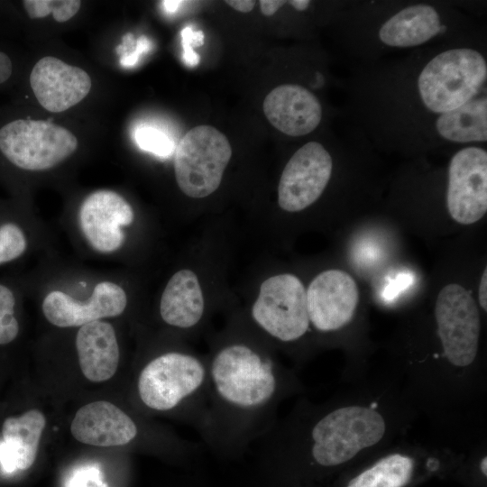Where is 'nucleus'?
<instances>
[{"label": "nucleus", "instance_id": "1", "mask_svg": "<svg viewBox=\"0 0 487 487\" xmlns=\"http://www.w3.org/2000/svg\"><path fill=\"white\" fill-rule=\"evenodd\" d=\"M345 91L349 124L368 142L400 150L444 145V116L487 93L485 38L357 63Z\"/></svg>", "mask_w": 487, "mask_h": 487}, {"label": "nucleus", "instance_id": "2", "mask_svg": "<svg viewBox=\"0 0 487 487\" xmlns=\"http://www.w3.org/2000/svg\"><path fill=\"white\" fill-rule=\"evenodd\" d=\"M207 363V406L198 431L218 451L236 452L260 439L276 422L280 404L305 391L295 372L245 343L221 346Z\"/></svg>", "mask_w": 487, "mask_h": 487}, {"label": "nucleus", "instance_id": "3", "mask_svg": "<svg viewBox=\"0 0 487 487\" xmlns=\"http://www.w3.org/2000/svg\"><path fill=\"white\" fill-rule=\"evenodd\" d=\"M465 10L440 1H345V51L365 63L482 34Z\"/></svg>", "mask_w": 487, "mask_h": 487}, {"label": "nucleus", "instance_id": "4", "mask_svg": "<svg viewBox=\"0 0 487 487\" xmlns=\"http://www.w3.org/2000/svg\"><path fill=\"white\" fill-rule=\"evenodd\" d=\"M141 402L158 412L181 411L198 430L207 397V363L193 354L172 351L149 361L137 378Z\"/></svg>", "mask_w": 487, "mask_h": 487}, {"label": "nucleus", "instance_id": "5", "mask_svg": "<svg viewBox=\"0 0 487 487\" xmlns=\"http://www.w3.org/2000/svg\"><path fill=\"white\" fill-rule=\"evenodd\" d=\"M77 147L76 136L51 121L18 117L0 125V154L21 170L51 169L69 157Z\"/></svg>", "mask_w": 487, "mask_h": 487}, {"label": "nucleus", "instance_id": "6", "mask_svg": "<svg viewBox=\"0 0 487 487\" xmlns=\"http://www.w3.org/2000/svg\"><path fill=\"white\" fill-rule=\"evenodd\" d=\"M232 156L226 136L211 125H198L180 139L175 152L177 184L187 196L202 198L215 192Z\"/></svg>", "mask_w": 487, "mask_h": 487}, {"label": "nucleus", "instance_id": "7", "mask_svg": "<svg viewBox=\"0 0 487 487\" xmlns=\"http://www.w3.org/2000/svg\"><path fill=\"white\" fill-rule=\"evenodd\" d=\"M434 317L445 358L463 365H480L482 324L470 292L456 283L446 285L436 297Z\"/></svg>", "mask_w": 487, "mask_h": 487}, {"label": "nucleus", "instance_id": "8", "mask_svg": "<svg viewBox=\"0 0 487 487\" xmlns=\"http://www.w3.org/2000/svg\"><path fill=\"white\" fill-rule=\"evenodd\" d=\"M251 315L260 328L281 343L301 339L310 327L303 283L290 273L265 280Z\"/></svg>", "mask_w": 487, "mask_h": 487}, {"label": "nucleus", "instance_id": "9", "mask_svg": "<svg viewBox=\"0 0 487 487\" xmlns=\"http://www.w3.org/2000/svg\"><path fill=\"white\" fill-rule=\"evenodd\" d=\"M446 204L462 225L476 223L487 211V150L483 145L456 149L447 165Z\"/></svg>", "mask_w": 487, "mask_h": 487}, {"label": "nucleus", "instance_id": "10", "mask_svg": "<svg viewBox=\"0 0 487 487\" xmlns=\"http://www.w3.org/2000/svg\"><path fill=\"white\" fill-rule=\"evenodd\" d=\"M334 158L321 142L308 141L286 163L278 185V203L287 212H299L314 204L329 184Z\"/></svg>", "mask_w": 487, "mask_h": 487}, {"label": "nucleus", "instance_id": "11", "mask_svg": "<svg viewBox=\"0 0 487 487\" xmlns=\"http://www.w3.org/2000/svg\"><path fill=\"white\" fill-rule=\"evenodd\" d=\"M359 289L351 275L333 269L322 271L307 290L310 326L320 333L339 331L354 319Z\"/></svg>", "mask_w": 487, "mask_h": 487}, {"label": "nucleus", "instance_id": "12", "mask_svg": "<svg viewBox=\"0 0 487 487\" xmlns=\"http://www.w3.org/2000/svg\"><path fill=\"white\" fill-rule=\"evenodd\" d=\"M133 221L130 204L118 193L101 189L88 195L79 209L81 230L97 252L108 253L119 249L124 241L121 226Z\"/></svg>", "mask_w": 487, "mask_h": 487}, {"label": "nucleus", "instance_id": "13", "mask_svg": "<svg viewBox=\"0 0 487 487\" xmlns=\"http://www.w3.org/2000/svg\"><path fill=\"white\" fill-rule=\"evenodd\" d=\"M263 112L280 133L301 137L313 133L322 123L324 106L318 96L299 83H284L264 98Z\"/></svg>", "mask_w": 487, "mask_h": 487}, {"label": "nucleus", "instance_id": "14", "mask_svg": "<svg viewBox=\"0 0 487 487\" xmlns=\"http://www.w3.org/2000/svg\"><path fill=\"white\" fill-rule=\"evenodd\" d=\"M126 305L127 297L122 287L102 281L96 285L87 302L75 300L62 291H51L43 299L42 311L54 326L69 327L119 316Z\"/></svg>", "mask_w": 487, "mask_h": 487}, {"label": "nucleus", "instance_id": "15", "mask_svg": "<svg viewBox=\"0 0 487 487\" xmlns=\"http://www.w3.org/2000/svg\"><path fill=\"white\" fill-rule=\"evenodd\" d=\"M30 86L40 105L60 113L79 103L89 93L91 79L82 69L47 56L33 66Z\"/></svg>", "mask_w": 487, "mask_h": 487}, {"label": "nucleus", "instance_id": "16", "mask_svg": "<svg viewBox=\"0 0 487 487\" xmlns=\"http://www.w3.org/2000/svg\"><path fill=\"white\" fill-rule=\"evenodd\" d=\"M70 431L79 442L96 446H119L133 442L139 434L134 420L108 401H95L76 413Z\"/></svg>", "mask_w": 487, "mask_h": 487}, {"label": "nucleus", "instance_id": "17", "mask_svg": "<svg viewBox=\"0 0 487 487\" xmlns=\"http://www.w3.org/2000/svg\"><path fill=\"white\" fill-rule=\"evenodd\" d=\"M80 369L91 381H104L115 373L119 347L114 327L107 322L93 321L81 326L76 336Z\"/></svg>", "mask_w": 487, "mask_h": 487}, {"label": "nucleus", "instance_id": "18", "mask_svg": "<svg viewBox=\"0 0 487 487\" xmlns=\"http://www.w3.org/2000/svg\"><path fill=\"white\" fill-rule=\"evenodd\" d=\"M45 425V417L37 409L4 421L0 463L6 472L26 470L32 465Z\"/></svg>", "mask_w": 487, "mask_h": 487}, {"label": "nucleus", "instance_id": "19", "mask_svg": "<svg viewBox=\"0 0 487 487\" xmlns=\"http://www.w3.org/2000/svg\"><path fill=\"white\" fill-rule=\"evenodd\" d=\"M205 311L198 279L190 270L177 271L168 281L160 303L162 320L174 327L188 329L197 326Z\"/></svg>", "mask_w": 487, "mask_h": 487}, {"label": "nucleus", "instance_id": "20", "mask_svg": "<svg viewBox=\"0 0 487 487\" xmlns=\"http://www.w3.org/2000/svg\"><path fill=\"white\" fill-rule=\"evenodd\" d=\"M415 445L397 442L368 467L354 476L345 487H405L412 479Z\"/></svg>", "mask_w": 487, "mask_h": 487}, {"label": "nucleus", "instance_id": "21", "mask_svg": "<svg viewBox=\"0 0 487 487\" xmlns=\"http://www.w3.org/2000/svg\"><path fill=\"white\" fill-rule=\"evenodd\" d=\"M27 15L32 19L42 18L52 14L58 23L73 17L80 8L78 0H25L22 2Z\"/></svg>", "mask_w": 487, "mask_h": 487}, {"label": "nucleus", "instance_id": "22", "mask_svg": "<svg viewBox=\"0 0 487 487\" xmlns=\"http://www.w3.org/2000/svg\"><path fill=\"white\" fill-rule=\"evenodd\" d=\"M133 138L140 149L161 158H168L175 151L172 139L161 129L151 125L136 127Z\"/></svg>", "mask_w": 487, "mask_h": 487}, {"label": "nucleus", "instance_id": "23", "mask_svg": "<svg viewBox=\"0 0 487 487\" xmlns=\"http://www.w3.org/2000/svg\"><path fill=\"white\" fill-rule=\"evenodd\" d=\"M26 246L24 233L19 225L13 222L0 225V264L20 257Z\"/></svg>", "mask_w": 487, "mask_h": 487}, {"label": "nucleus", "instance_id": "24", "mask_svg": "<svg viewBox=\"0 0 487 487\" xmlns=\"http://www.w3.org/2000/svg\"><path fill=\"white\" fill-rule=\"evenodd\" d=\"M14 306L13 291L0 284V345L11 343L18 335L19 325L14 316Z\"/></svg>", "mask_w": 487, "mask_h": 487}, {"label": "nucleus", "instance_id": "25", "mask_svg": "<svg viewBox=\"0 0 487 487\" xmlns=\"http://www.w3.org/2000/svg\"><path fill=\"white\" fill-rule=\"evenodd\" d=\"M183 48V60L188 67H195L199 63L200 58L193 48L204 43L202 31H194L190 26L184 27L180 32Z\"/></svg>", "mask_w": 487, "mask_h": 487}, {"label": "nucleus", "instance_id": "26", "mask_svg": "<svg viewBox=\"0 0 487 487\" xmlns=\"http://www.w3.org/2000/svg\"><path fill=\"white\" fill-rule=\"evenodd\" d=\"M152 41L144 35L136 40L134 47L126 54L120 57V65L124 68L134 67L142 54L150 51Z\"/></svg>", "mask_w": 487, "mask_h": 487}, {"label": "nucleus", "instance_id": "27", "mask_svg": "<svg viewBox=\"0 0 487 487\" xmlns=\"http://www.w3.org/2000/svg\"><path fill=\"white\" fill-rule=\"evenodd\" d=\"M413 280L412 274L409 271H402L398 273L394 278L390 280L386 285L382 297L385 300H391L402 291L405 288L409 287Z\"/></svg>", "mask_w": 487, "mask_h": 487}, {"label": "nucleus", "instance_id": "28", "mask_svg": "<svg viewBox=\"0 0 487 487\" xmlns=\"http://www.w3.org/2000/svg\"><path fill=\"white\" fill-rule=\"evenodd\" d=\"M99 471L96 467L88 466L77 471L71 478L69 487H92L99 482Z\"/></svg>", "mask_w": 487, "mask_h": 487}, {"label": "nucleus", "instance_id": "29", "mask_svg": "<svg viewBox=\"0 0 487 487\" xmlns=\"http://www.w3.org/2000/svg\"><path fill=\"white\" fill-rule=\"evenodd\" d=\"M14 60L5 51L0 49V86L6 84L14 74Z\"/></svg>", "mask_w": 487, "mask_h": 487}, {"label": "nucleus", "instance_id": "30", "mask_svg": "<svg viewBox=\"0 0 487 487\" xmlns=\"http://www.w3.org/2000/svg\"><path fill=\"white\" fill-rule=\"evenodd\" d=\"M260 8L264 15L270 16L274 14L280 7H282L286 1L279 0H261L259 1Z\"/></svg>", "mask_w": 487, "mask_h": 487}, {"label": "nucleus", "instance_id": "31", "mask_svg": "<svg viewBox=\"0 0 487 487\" xmlns=\"http://www.w3.org/2000/svg\"><path fill=\"white\" fill-rule=\"evenodd\" d=\"M478 299L481 308L486 312L487 310V271L484 269L478 289Z\"/></svg>", "mask_w": 487, "mask_h": 487}, {"label": "nucleus", "instance_id": "32", "mask_svg": "<svg viewBox=\"0 0 487 487\" xmlns=\"http://www.w3.org/2000/svg\"><path fill=\"white\" fill-rule=\"evenodd\" d=\"M231 7L242 13H247L253 9L255 1L251 0H230L225 1Z\"/></svg>", "mask_w": 487, "mask_h": 487}, {"label": "nucleus", "instance_id": "33", "mask_svg": "<svg viewBox=\"0 0 487 487\" xmlns=\"http://www.w3.org/2000/svg\"><path fill=\"white\" fill-rule=\"evenodd\" d=\"M183 3L185 2L179 0H165L162 1L161 4L166 13L173 14L179 10V8L182 5Z\"/></svg>", "mask_w": 487, "mask_h": 487}, {"label": "nucleus", "instance_id": "34", "mask_svg": "<svg viewBox=\"0 0 487 487\" xmlns=\"http://www.w3.org/2000/svg\"><path fill=\"white\" fill-rule=\"evenodd\" d=\"M100 487H106V484H102Z\"/></svg>", "mask_w": 487, "mask_h": 487}]
</instances>
